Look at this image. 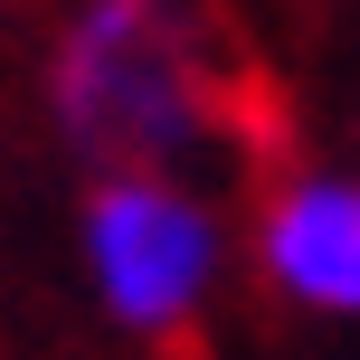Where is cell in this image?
<instances>
[{
    "instance_id": "1",
    "label": "cell",
    "mask_w": 360,
    "mask_h": 360,
    "mask_svg": "<svg viewBox=\"0 0 360 360\" xmlns=\"http://www.w3.org/2000/svg\"><path fill=\"white\" fill-rule=\"evenodd\" d=\"M237 76L218 38L152 0H86L48 38V124L95 180L114 171H180L199 180L237 133Z\"/></svg>"
},
{
    "instance_id": "2",
    "label": "cell",
    "mask_w": 360,
    "mask_h": 360,
    "mask_svg": "<svg viewBox=\"0 0 360 360\" xmlns=\"http://www.w3.org/2000/svg\"><path fill=\"white\" fill-rule=\"evenodd\" d=\"M76 256H86L95 313L124 342L190 351L199 323L218 313V294H228L237 228L209 180L114 171V180H86V199H76Z\"/></svg>"
},
{
    "instance_id": "3",
    "label": "cell",
    "mask_w": 360,
    "mask_h": 360,
    "mask_svg": "<svg viewBox=\"0 0 360 360\" xmlns=\"http://www.w3.org/2000/svg\"><path fill=\"white\" fill-rule=\"evenodd\" d=\"M247 266L275 304L313 323H360V171L294 162L247 209Z\"/></svg>"
}]
</instances>
